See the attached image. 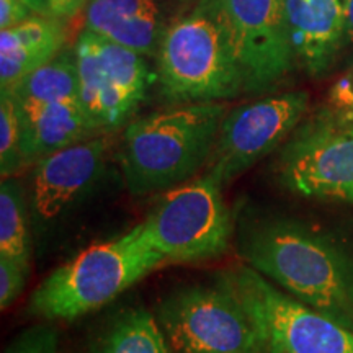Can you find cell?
Masks as SVG:
<instances>
[{
	"mask_svg": "<svg viewBox=\"0 0 353 353\" xmlns=\"http://www.w3.org/2000/svg\"><path fill=\"white\" fill-rule=\"evenodd\" d=\"M10 92L20 107L79 100V68L74 46H65L50 63L33 70Z\"/></svg>",
	"mask_w": 353,
	"mask_h": 353,
	"instance_id": "obj_19",
	"label": "cell"
},
{
	"mask_svg": "<svg viewBox=\"0 0 353 353\" xmlns=\"http://www.w3.org/2000/svg\"><path fill=\"white\" fill-rule=\"evenodd\" d=\"M74 50L79 68V101L100 131L112 132L130 120L138 105L110 81L85 30L77 37Z\"/></svg>",
	"mask_w": 353,
	"mask_h": 353,
	"instance_id": "obj_16",
	"label": "cell"
},
{
	"mask_svg": "<svg viewBox=\"0 0 353 353\" xmlns=\"http://www.w3.org/2000/svg\"><path fill=\"white\" fill-rule=\"evenodd\" d=\"M2 353H59V335L50 324H34L17 334Z\"/></svg>",
	"mask_w": 353,
	"mask_h": 353,
	"instance_id": "obj_21",
	"label": "cell"
},
{
	"mask_svg": "<svg viewBox=\"0 0 353 353\" xmlns=\"http://www.w3.org/2000/svg\"><path fill=\"white\" fill-rule=\"evenodd\" d=\"M224 185L205 170L157 195L141 228L165 263L221 259L236 239V214L224 200Z\"/></svg>",
	"mask_w": 353,
	"mask_h": 353,
	"instance_id": "obj_6",
	"label": "cell"
},
{
	"mask_svg": "<svg viewBox=\"0 0 353 353\" xmlns=\"http://www.w3.org/2000/svg\"><path fill=\"white\" fill-rule=\"evenodd\" d=\"M276 174L291 193L353 206V123L327 112L306 123L286 141Z\"/></svg>",
	"mask_w": 353,
	"mask_h": 353,
	"instance_id": "obj_9",
	"label": "cell"
},
{
	"mask_svg": "<svg viewBox=\"0 0 353 353\" xmlns=\"http://www.w3.org/2000/svg\"><path fill=\"white\" fill-rule=\"evenodd\" d=\"M23 121L15 97L0 90V174L17 176L25 169Z\"/></svg>",
	"mask_w": 353,
	"mask_h": 353,
	"instance_id": "obj_20",
	"label": "cell"
},
{
	"mask_svg": "<svg viewBox=\"0 0 353 353\" xmlns=\"http://www.w3.org/2000/svg\"><path fill=\"white\" fill-rule=\"evenodd\" d=\"M20 2H23L25 6L28 7L33 13H37V15L51 17L50 15V2H48V0H20Z\"/></svg>",
	"mask_w": 353,
	"mask_h": 353,
	"instance_id": "obj_26",
	"label": "cell"
},
{
	"mask_svg": "<svg viewBox=\"0 0 353 353\" xmlns=\"http://www.w3.org/2000/svg\"><path fill=\"white\" fill-rule=\"evenodd\" d=\"M234 244L273 285L353 330V252L342 241L293 216L245 210Z\"/></svg>",
	"mask_w": 353,
	"mask_h": 353,
	"instance_id": "obj_1",
	"label": "cell"
},
{
	"mask_svg": "<svg viewBox=\"0 0 353 353\" xmlns=\"http://www.w3.org/2000/svg\"><path fill=\"white\" fill-rule=\"evenodd\" d=\"M196 8L226 34L245 94L275 90L296 65L286 33L285 0H200Z\"/></svg>",
	"mask_w": 353,
	"mask_h": 353,
	"instance_id": "obj_7",
	"label": "cell"
},
{
	"mask_svg": "<svg viewBox=\"0 0 353 353\" xmlns=\"http://www.w3.org/2000/svg\"><path fill=\"white\" fill-rule=\"evenodd\" d=\"M83 353H176L154 312L143 306L121 309L101 325Z\"/></svg>",
	"mask_w": 353,
	"mask_h": 353,
	"instance_id": "obj_17",
	"label": "cell"
},
{
	"mask_svg": "<svg viewBox=\"0 0 353 353\" xmlns=\"http://www.w3.org/2000/svg\"><path fill=\"white\" fill-rule=\"evenodd\" d=\"M156 77L159 92L172 105L224 101L245 92L226 34L196 7L164 28Z\"/></svg>",
	"mask_w": 353,
	"mask_h": 353,
	"instance_id": "obj_5",
	"label": "cell"
},
{
	"mask_svg": "<svg viewBox=\"0 0 353 353\" xmlns=\"http://www.w3.org/2000/svg\"><path fill=\"white\" fill-rule=\"evenodd\" d=\"M228 270L262 324L267 353H353V330L347 325L298 301L249 265Z\"/></svg>",
	"mask_w": 353,
	"mask_h": 353,
	"instance_id": "obj_8",
	"label": "cell"
},
{
	"mask_svg": "<svg viewBox=\"0 0 353 353\" xmlns=\"http://www.w3.org/2000/svg\"><path fill=\"white\" fill-rule=\"evenodd\" d=\"M309 107L306 92L265 95L228 110L206 170L224 188L291 138Z\"/></svg>",
	"mask_w": 353,
	"mask_h": 353,
	"instance_id": "obj_10",
	"label": "cell"
},
{
	"mask_svg": "<svg viewBox=\"0 0 353 353\" xmlns=\"http://www.w3.org/2000/svg\"><path fill=\"white\" fill-rule=\"evenodd\" d=\"M110 132L72 144L32 165L28 200L33 231L44 234L70 213L99 183L110 151Z\"/></svg>",
	"mask_w": 353,
	"mask_h": 353,
	"instance_id": "obj_11",
	"label": "cell"
},
{
	"mask_svg": "<svg viewBox=\"0 0 353 353\" xmlns=\"http://www.w3.org/2000/svg\"><path fill=\"white\" fill-rule=\"evenodd\" d=\"M345 2H347V0H345Z\"/></svg>",
	"mask_w": 353,
	"mask_h": 353,
	"instance_id": "obj_28",
	"label": "cell"
},
{
	"mask_svg": "<svg viewBox=\"0 0 353 353\" xmlns=\"http://www.w3.org/2000/svg\"><path fill=\"white\" fill-rule=\"evenodd\" d=\"M33 223L28 190L17 176L0 183V257L32 268Z\"/></svg>",
	"mask_w": 353,
	"mask_h": 353,
	"instance_id": "obj_18",
	"label": "cell"
},
{
	"mask_svg": "<svg viewBox=\"0 0 353 353\" xmlns=\"http://www.w3.org/2000/svg\"><path fill=\"white\" fill-rule=\"evenodd\" d=\"M154 316L176 353H267L262 324L229 270L175 286L159 299Z\"/></svg>",
	"mask_w": 353,
	"mask_h": 353,
	"instance_id": "obj_4",
	"label": "cell"
},
{
	"mask_svg": "<svg viewBox=\"0 0 353 353\" xmlns=\"http://www.w3.org/2000/svg\"><path fill=\"white\" fill-rule=\"evenodd\" d=\"M226 112L223 101L182 103L128 123L117 156L128 192L161 195L206 170Z\"/></svg>",
	"mask_w": 353,
	"mask_h": 353,
	"instance_id": "obj_2",
	"label": "cell"
},
{
	"mask_svg": "<svg viewBox=\"0 0 353 353\" xmlns=\"http://www.w3.org/2000/svg\"><path fill=\"white\" fill-rule=\"evenodd\" d=\"M327 113L342 121L353 123V65L330 85Z\"/></svg>",
	"mask_w": 353,
	"mask_h": 353,
	"instance_id": "obj_23",
	"label": "cell"
},
{
	"mask_svg": "<svg viewBox=\"0 0 353 353\" xmlns=\"http://www.w3.org/2000/svg\"><path fill=\"white\" fill-rule=\"evenodd\" d=\"M345 0H285V25L294 63L311 76L332 68L347 44Z\"/></svg>",
	"mask_w": 353,
	"mask_h": 353,
	"instance_id": "obj_12",
	"label": "cell"
},
{
	"mask_svg": "<svg viewBox=\"0 0 353 353\" xmlns=\"http://www.w3.org/2000/svg\"><path fill=\"white\" fill-rule=\"evenodd\" d=\"M20 112L26 167L37 164L39 159L52 152L103 134L79 100L30 105L20 107Z\"/></svg>",
	"mask_w": 353,
	"mask_h": 353,
	"instance_id": "obj_15",
	"label": "cell"
},
{
	"mask_svg": "<svg viewBox=\"0 0 353 353\" xmlns=\"http://www.w3.org/2000/svg\"><path fill=\"white\" fill-rule=\"evenodd\" d=\"M63 20L33 13L0 32V90H12L26 76L48 64L65 48Z\"/></svg>",
	"mask_w": 353,
	"mask_h": 353,
	"instance_id": "obj_14",
	"label": "cell"
},
{
	"mask_svg": "<svg viewBox=\"0 0 353 353\" xmlns=\"http://www.w3.org/2000/svg\"><path fill=\"white\" fill-rule=\"evenodd\" d=\"M30 270L13 260L0 257V307L6 311L23 293Z\"/></svg>",
	"mask_w": 353,
	"mask_h": 353,
	"instance_id": "obj_22",
	"label": "cell"
},
{
	"mask_svg": "<svg viewBox=\"0 0 353 353\" xmlns=\"http://www.w3.org/2000/svg\"><path fill=\"white\" fill-rule=\"evenodd\" d=\"M50 15L57 20L68 21L85 8L88 0H48Z\"/></svg>",
	"mask_w": 353,
	"mask_h": 353,
	"instance_id": "obj_25",
	"label": "cell"
},
{
	"mask_svg": "<svg viewBox=\"0 0 353 353\" xmlns=\"http://www.w3.org/2000/svg\"><path fill=\"white\" fill-rule=\"evenodd\" d=\"M345 37L347 44H353V0L345 3Z\"/></svg>",
	"mask_w": 353,
	"mask_h": 353,
	"instance_id": "obj_27",
	"label": "cell"
},
{
	"mask_svg": "<svg viewBox=\"0 0 353 353\" xmlns=\"http://www.w3.org/2000/svg\"><path fill=\"white\" fill-rule=\"evenodd\" d=\"M136 224L113 239L88 245L56 267L30 296L28 312L46 321H76L112 304L164 265Z\"/></svg>",
	"mask_w": 353,
	"mask_h": 353,
	"instance_id": "obj_3",
	"label": "cell"
},
{
	"mask_svg": "<svg viewBox=\"0 0 353 353\" xmlns=\"http://www.w3.org/2000/svg\"><path fill=\"white\" fill-rule=\"evenodd\" d=\"M33 15L20 0H0V30L12 28Z\"/></svg>",
	"mask_w": 353,
	"mask_h": 353,
	"instance_id": "obj_24",
	"label": "cell"
},
{
	"mask_svg": "<svg viewBox=\"0 0 353 353\" xmlns=\"http://www.w3.org/2000/svg\"><path fill=\"white\" fill-rule=\"evenodd\" d=\"M83 26L145 57H156L164 33L157 0H88Z\"/></svg>",
	"mask_w": 353,
	"mask_h": 353,
	"instance_id": "obj_13",
	"label": "cell"
}]
</instances>
